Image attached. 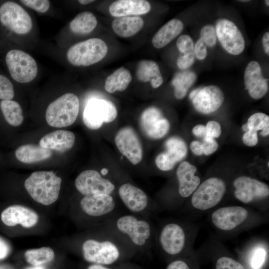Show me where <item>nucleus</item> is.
I'll list each match as a JSON object with an SVG mask.
<instances>
[{"label":"nucleus","mask_w":269,"mask_h":269,"mask_svg":"<svg viewBox=\"0 0 269 269\" xmlns=\"http://www.w3.org/2000/svg\"><path fill=\"white\" fill-rule=\"evenodd\" d=\"M52 155V151L39 145L26 144L18 147L15 152L17 160L24 163L30 164L46 160Z\"/></svg>","instance_id":"nucleus-26"},{"label":"nucleus","mask_w":269,"mask_h":269,"mask_svg":"<svg viewBox=\"0 0 269 269\" xmlns=\"http://www.w3.org/2000/svg\"><path fill=\"white\" fill-rule=\"evenodd\" d=\"M244 80L246 89L254 99H261L268 91L269 79L263 76L261 66L256 61H251L247 66Z\"/></svg>","instance_id":"nucleus-22"},{"label":"nucleus","mask_w":269,"mask_h":269,"mask_svg":"<svg viewBox=\"0 0 269 269\" xmlns=\"http://www.w3.org/2000/svg\"><path fill=\"white\" fill-rule=\"evenodd\" d=\"M140 128L147 137L159 139L164 136L170 129V124L161 110L150 107L142 113L139 119Z\"/></svg>","instance_id":"nucleus-18"},{"label":"nucleus","mask_w":269,"mask_h":269,"mask_svg":"<svg viewBox=\"0 0 269 269\" xmlns=\"http://www.w3.org/2000/svg\"><path fill=\"white\" fill-rule=\"evenodd\" d=\"M176 46L179 51L184 55L194 54V42L192 38L188 35H180L177 40Z\"/></svg>","instance_id":"nucleus-41"},{"label":"nucleus","mask_w":269,"mask_h":269,"mask_svg":"<svg viewBox=\"0 0 269 269\" xmlns=\"http://www.w3.org/2000/svg\"><path fill=\"white\" fill-rule=\"evenodd\" d=\"M196 78V73L192 71L184 70L175 74L171 81L175 98L177 99L184 98Z\"/></svg>","instance_id":"nucleus-33"},{"label":"nucleus","mask_w":269,"mask_h":269,"mask_svg":"<svg viewBox=\"0 0 269 269\" xmlns=\"http://www.w3.org/2000/svg\"><path fill=\"white\" fill-rule=\"evenodd\" d=\"M203 152L206 155H209L215 152L218 148V143L213 138L205 136L202 143Z\"/></svg>","instance_id":"nucleus-43"},{"label":"nucleus","mask_w":269,"mask_h":269,"mask_svg":"<svg viewBox=\"0 0 269 269\" xmlns=\"http://www.w3.org/2000/svg\"><path fill=\"white\" fill-rule=\"evenodd\" d=\"M62 179L52 171H35L25 180V188L36 202L50 205L58 198Z\"/></svg>","instance_id":"nucleus-7"},{"label":"nucleus","mask_w":269,"mask_h":269,"mask_svg":"<svg viewBox=\"0 0 269 269\" xmlns=\"http://www.w3.org/2000/svg\"><path fill=\"white\" fill-rule=\"evenodd\" d=\"M150 9V4L146 0H118L111 4L109 12L112 16L120 17L144 14Z\"/></svg>","instance_id":"nucleus-25"},{"label":"nucleus","mask_w":269,"mask_h":269,"mask_svg":"<svg viewBox=\"0 0 269 269\" xmlns=\"http://www.w3.org/2000/svg\"><path fill=\"white\" fill-rule=\"evenodd\" d=\"M199 228L198 224L189 221L168 220L156 231L155 242L165 254L178 256L192 250Z\"/></svg>","instance_id":"nucleus-3"},{"label":"nucleus","mask_w":269,"mask_h":269,"mask_svg":"<svg viewBox=\"0 0 269 269\" xmlns=\"http://www.w3.org/2000/svg\"><path fill=\"white\" fill-rule=\"evenodd\" d=\"M116 145L123 155L134 165L139 163L143 156V150L139 137L130 127L120 129L115 138Z\"/></svg>","instance_id":"nucleus-19"},{"label":"nucleus","mask_w":269,"mask_h":269,"mask_svg":"<svg viewBox=\"0 0 269 269\" xmlns=\"http://www.w3.org/2000/svg\"><path fill=\"white\" fill-rule=\"evenodd\" d=\"M7 252V251L5 245L0 241V259L5 257Z\"/></svg>","instance_id":"nucleus-51"},{"label":"nucleus","mask_w":269,"mask_h":269,"mask_svg":"<svg viewBox=\"0 0 269 269\" xmlns=\"http://www.w3.org/2000/svg\"><path fill=\"white\" fill-rule=\"evenodd\" d=\"M108 169L104 168L102 169L101 174H102V175H105L108 173Z\"/></svg>","instance_id":"nucleus-54"},{"label":"nucleus","mask_w":269,"mask_h":269,"mask_svg":"<svg viewBox=\"0 0 269 269\" xmlns=\"http://www.w3.org/2000/svg\"><path fill=\"white\" fill-rule=\"evenodd\" d=\"M20 2L25 7L39 13H45L51 7V2L48 0H21Z\"/></svg>","instance_id":"nucleus-37"},{"label":"nucleus","mask_w":269,"mask_h":269,"mask_svg":"<svg viewBox=\"0 0 269 269\" xmlns=\"http://www.w3.org/2000/svg\"><path fill=\"white\" fill-rule=\"evenodd\" d=\"M75 136L73 133L66 130H58L44 135L39 140L41 147L58 152H65L74 144Z\"/></svg>","instance_id":"nucleus-24"},{"label":"nucleus","mask_w":269,"mask_h":269,"mask_svg":"<svg viewBox=\"0 0 269 269\" xmlns=\"http://www.w3.org/2000/svg\"><path fill=\"white\" fill-rule=\"evenodd\" d=\"M143 20L138 16L117 17L112 23L114 31L122 37H129L136 34L143 27Z\"/></svg>","instance_id":"nucleus-29"},{"label":"nucleus","mask_w":269,"mask_h":269,"mask_svg":"<svg viewBox=\"0 0 269 269\" xmlns=\"http://www.w3.org/2000/svg\"><path fill=\"white\" fill-rule=\"evenodd\" d=\"M97 23V19L92 12L84 11L76 15L69 22L68 29L73 34L86 35L92 32Z\"/></svg>","instance_id":"nucleus-30"},{"label":"nucleus","mask_w":269,"mask_h":269,"mask_svg":"<svg viewBox=\"0 0 269 269\" xmlns=\"http://www.w3.org/2000/svg\"><path fill=\"white\" fill-rule=\"evenodd\" d=\"M190 147L192 152L197 155L204 154L202 143L197 140L192 141L190 143Z\"/></svg>","instance_id":"nucleus-48"},{"label":"nucleus","mask_w":269,"mask_h":269,"mask_svg":"<svg viewBox=\"0 0 269 269\" xmlns=\"http://www.w3.org/2000/svg\"><path fill=\"white\" fill-rule=\"evenodd\" d=\"M80 206L85 214L93 218L103 220L104 224L118 214V206L112 195L84 196L80 200Z\"/></svg>","instance_id":"nucleus-14"},{"label":"nucleus","mask_w":269,"mask_h":269,"mask_svg":"<svg viewBox=\"0 0 269 269\" xmlns=\"http://www.w3.org/2000/svg\"><path fill=\"white\" fill-rule=\"evenodd\" d=\"M227 191L224 179L217 176H210L201 182L191 196L184 210L193 214L210 212L219 207Z\"/></svg>","instance_id":"nucleus-5"},{"label":"nucleus","mask_w":269,"mask_h":269,"mask_svg":"<svg viewBox=\"0 0 269 269\" xmlns=\"http://www.w3.org/2000/svg\"><path fill=\"white\" fill-rule=\"evenodd\" d=\"M79 3L82 5H86L91 3L94 2L95 0H79L78 1Z\"/></svg>","instance_id":"nucleus-53"},{"label":"nucleus","mask_w":269,"mask_h":269,"mask_svg":"<svg viewBox=\"0 0 269 269\" xmlns=\"http://www.w3.org/2000/svg\"><path fill=\"white\" fill-rule=\"evenodd\" d=\"M183 22L176 18H173L163 25L154 35L152 39V43L156 48H161L177 35L183 30Z\"/></svg>","instance_id":"nucleus-27"},{"label":"nucleus","mask_w":269,"mask_h":269,"mask_svg":"<svg viewBox=\"0 0 269 269\" xmlns=\"http://www.w3.org/2000/svg\"><path fill=\"white\" fill-rule=\"evenodd\" d=\"M106 225L123 237L136 251L152 247L156 231L148 218L134 214H118Z\"/></svg>","instance_id":"nucleus-4"},{"label":"nucleus","mask_w":269,"mask_h":269,"mask_svg":"<svg viewBox=\"0 0 269 269\" xmlns=\"http://www.w3.org/2000/svg\"><path fill=\"white\" fill-rule=\"evenodd\" d=\"M233 185L236 200L267 214L269 208L268 184L255 178L243 175L234 179Z\"/></svg>","instance_id":"nucleus-6"},{"label":"nucleus","mask_w":269,"mask_h":269,"mask_svg":"<svg viewBox=\"0 0 269 269\" xmlns=\"http://www.w3.org/2000/svg\"><path fill=\"white\" fill-rule=\"evenodd\" d=\"M215 28L217 37L227 52L238 55L244 51V38L233 22L225 18L220 19L217 21Z\"/></svg>","instance_id":"nucleus-17"},{"label":"nucleus","mask_w":269,"mask_h":269,"mask_svg":"<svg viewBox=\"0 0 269 269\" xmlns=\"http://www.w3.org/2000/svg\"><path fill=\"white\" fill-rule=\"evenodd\" d=\"M118 196L131 213L148 218L159 211L157 204H152L145 192L131 183L122 184L118 190Z\"/></svg>","instance_id":"nucleus-12"},{"label":"nucleus","mask_w":269,"mask_h":269,"mask_svg":"<svg viewBox=\"0 0 269 269\" xmlns=\"http://www.w3.org/2000/svg\"><path fill=\"white\" fill-rule=\"evenodd\" d=\"M132 79V76L129 70L121 67L107 78L105 89L110 93L117 91H123L128 88Z\"/></svg>","instance_id":"nucleus-32"},{"label":"nucleus","mask_w":269,"mask_h":269,"mask_svg":"<svg viewBox=\"0 0 269 269\" xmlns=\"http://www.w3.org/2000/svg\"><path fill=\"white\" fill-rule=\"evenodd\" d=\"M108 47L99 38H91L77 42L66 51L67 61L77 67H87L101 61L107 55Z\"/></svg>","instance_id":"nucleus-10"},{"label":"nucleus","mask_w":269,"mask_h":269,"mask_svg":"<svg viewBox=\"0 0 269 269\" xmlns=\"http://www.w3.org/2000/svg\"><path fill=\"white\" fill-rule=\"evenodd\" d=\"M0 108L5 120L9 125L17 127L22 123V109L18 102L12 100H1Z\"/></svg>","instance_id":"nucleus-34"},{"label":"nucleus","mask_w":269,"mask_h":269,"mask_svg":"<svg viewBox=\"0 0 269 269\" xmlns=\"http://www.w3.org/2000/svg\"><path fill=\"white\" fill-rule=\"evenodd\" d=\"M117 110L110 101L93 98L87 102L83 114L85 125L91 130L100 128L104 123H109L115 120Z\"/></svg>","instance_id":"nucleus-13"},{"label":"nucleus","mask_w":269,"mask_h":269,"mask_svg":"<svg viewBox=\"0 0 269 269\" xmlns=\"http://www.w3.org/2000/svg\"><path fill=\"white\" fill-rule=\"evenodd\" d=\"M194 54L200 60L204 59L207 55L206 46L200 38L198 39L194 45Z\"/></svg>","instance_id":"nucleus-46"},{"label":"nucleus","mask_w":269,"mask_h":269,"mask_svg":"<svg viewBox=\"0 0 269 269\" xmlns=\"http://www.w3.org/2000/svg\"><path fill=\"white\" fill-rule=\"evenodd\" d=\"M86 269H111L106 265L93 264L90 265Z\"/></svg>","instance_id":"nucleus-52"},{"label":"nucleus","mask_w":269,"mask_h":269,"mask_svg":"<svg viewBox=\"0 0 269 269\" xmlns=\"http://www.w3.org/2000/svg\"><path fill=\"white\" fill-rule=\"evenodd\" d=\"M0 23L13 35L21 40L34 32L32 16L22 5L14 1H6L1 4Z\"/></svg>","instance_id":"nucleus-8"},{"label":"nucleus","mask_w":269,"mask_h":269,"mask_svg":"<svg viewBox=\"0 0 269 269\" xmlns=\"http://www.w3.org/2000/svg\"><path fill=\"white\" fill-rule=\"evenodd\" d=\"M242 140L243 143L248 146H254L258 142V135L257 132L253 130H248L243 135Z\"/></svg>","instance_id":"nucleus-45"},{"label":"nucleus","mask_w":269,"mask_h":269,"mask_svg":"<svg viewBox=\"0 0 269 269\" xmlns=\"http://www.w3.org/2000/svg\"><path fill=\"white\" fill-rule=\"evenodd\" d=\"M205 128L206 134L205 136L215 138L219 137L221 134V125L217 121H209L206 124Z\"/></svg>","instance_id":"nucleus-42"},{"label":"nucleus","mask_w":269,"mask_h":269,"mask_svg":"<svg viewBox=\"0 0 269 269\" xmlns=\"http://www.w3.org/2000/svg\"><path fill=\"white\" fill-rule=\"evenodd\" d=\"M247 247L248 262L251 269H262L268 256V244L264 240L253 242Z\"/></svg>","instance_id":"nucleus-31"},{"label":"nucleus","mask_w":269,"mask_h":269,"mask_svg":"<svg viewBox=\"0 0 269 269\" xmlns=\"http://www.w3.org/2000/svg\"><path fill=\"white\" fill-rule=\"evenodd\" d=\"M14 96V87L9 79L0 74V99L12 100Z\"/></svg>","instance_id":"nucleus-39"},{"label":"nucleus","mask_w":269,"mask_h":269,"mask_svg":"<svg viewBox=\"0 0 269 269\" xmlns=\"http://www.w3.org/2000/svg\"><path fill=\"white\" fill-rule=\"evenodd\" d=\"M137 78L140 81H149L153 88L159 87L163 83V78L158 64L154 61H140L136 70Z\"/></svg>","instance_id":"nucleus-28"},{"label":"nucleus","mask_w":269,"mask_h":269,"mask_svg":"<svg viewBox=\"0 0 269 269\" xmlns=\"http://www.w3.org/2000/svg\"><path fill=\"white\" fill-rule=\"evenodd\" d=\"M192 132L196 136H205L206 134L205 126L203 125H198L193 127Z\"/></svg>","instance_id":"nucleus-49"},{"label":"nucleus","mask_w":269,"mask_h":269,"mask_svg":"<svg viewBox=\"0 0 269 269\" xmlns=\"http://www.w3.org/2000/svg\"><path fill=\"white\" fill-rule=\"evenodd\" d=\"M200 38L206 46L210 47H214L217 41L215 27L210 24L203 26L200 32Z\"/></svg>","instance_id":"nucleus-40"},{"label":"nucleus","mask_w":269,"mask_h":269,"mask_svg":"<svg viewBox=\"0 0 269 269\" xmlns=\"http://www.w3.org/2000/svg\"><path fill=\"white\" fill-rule=\"evenodd\" d=\"M103 233L99 238H89L81 245L84 259L89 263L106 266L118 261L126 252L136 250L112 228L103 225Z\"/></svg>","instance_id":"nucleus-2"},{"label":"nucleus","mask_w":269,"mask_h":269,"mask_svg":"<svg viewBox=\"0 0 269 269\" xmlns=\"http://www.w3.org/2000/svg\"><path fill=\"white\" fill-rule=\"evenodd\" d=\"M265 1L266 4L268 6H269V0H266Z\"/></svg>","instance_id":"nucleus-56"},{"label":"nucleus","mask_w":269,"mask_h":269,"mask_svg":"<svg viewBox=\"0 0 269 269\" xmlns=\"http://www.w3.org/2000/svg\"><path fill=\"white\" fill-rule=\"evenodd\" d=\"M240 1H242V2H248L249 1V0H240Z\"/></svg>","instance_id":"nucleus-57"},{"label":"nucleus","mask_w":269,"mask_h":269,"mask_svg":"<svg viewBox=\"0 0 269 269\" xmlns=\"http://www.w3.org/2000/svg\"><path fill=\"white\" fill-rule=\"evenodd\" d=\"M5 61L10 76L18 83H30L38 75L36 61L30 54L22 50H9L5 55Z\"/></svg>","instance_id":"nucleus-11"},{"label":"nucleus","mask_w":269,"mask_h":269,"mask_svg":"<svg viewBox=\"0 0 269 269\" xmlns=\"http://www.w3.org/2000/svg\"><path fill=\"white\" fill-rule=\"evenodd\" d=\"M268 220L267 214L248 206H220L209 213L208 221L221 237L237 235Z\"/></svg>","instance_id":"nucleus-1"},{"label":"nucleus","mask_w":269,"mask_h":269,"mask_svg":"<svg viewBox=\"0 0 269 269\" xmlns=\"http://www.w3.org/2000/svg\"><path fill=\"white\" fill-rule=\"evenodd\" d=\"M194 54H184L177 59V65L181 70H186L190 67L194 62Z\"/></svg>","instance_id":"nucleus-44"},{"label":"nucleus","mask_w":269,"mask_h":269,"mask_svg":"<svg viewBox=\"0 0 269 269\" xmlns=\"http://www.w3.org/2000/svg\"><path fill=\"white\" fill-rule=\"evenodd\" d=\"M80 109L78 96L67 93L51 102L45 112L47 123L54 128H64L72 125L77 119Z\"/></svg>","instance_id":"nucleus-9"},{"label":"nucleus","mask_w":269,"mask_h":269,"mask_svg":"<svg viewBox=\"0 0 269 269\" xmlns=\"http://www.w3.org/2000/svg\"><path fill=\"white\" fill-rule=\"evenodd\" d=\"M224 95L220 87L209 85L196 89L195 96L191 100L196 111L209 114L216 111L224 101Z\"/></svg>","instance_id":"nucleus-21"},{"label":"nucleus","mask_w":269,"mask_h":269,"mask_svg":"<svg viewBox=\"0 0 269 269\" xmlns=\"http://www.w3.org/2000/svg\"><path fill=\"white\" fill-rule=\"evenodd\" d=\"M242 129L245 132L253 130L257 132L261 130L262 135L267 136L269 134V117L263 113H256L249 117Z\"/></svg>","instance_id":"nucleus-36"},{"label":"nucleus","mask_w":269,"mask_h":269,"mask_svg":"<svg viewBox=\"0 0 269 269\" xmlns=\"http://www.w3.org/2000/svg\"><path fill=\"white\" fill-rule=\"evenodd\" d=\"M196 166L186 161L178 166L176 171L178 195L176 210L182 208L185 201L190 198L200 184L201 178L196 175Z\"/></svg>","instance_id":"nucleus-16"},{"label":"nucleus","mask_w":269,"mask_h":269,"mask_svg":"<svg viewBox=\"0 0 269 269\" xmlns=\"http://www.w3.org/2000/svg\"><path fill=\"white\" fill-rule=\"evenodd\" d=\"M215 269H246L243 265L232 257L223 255L215 264Z\"/></svg>","instance_id":"nucleus-38"},{"label":"nucleus","mask_w":269,"mask_h":269,"mask_svg":"<svg viewBox=\"0 0 269 269\" xmlns=\"http://www.w3.org/2000/svg\"><path fill=\"white\" fill-rule=\"evenodd\" d=\"M166 269H191L188 263L182 259H177L170 263Z\"/></svg>","instance_id":"nucleus-47"},{"label":"nucleus","mask_w":269,"mask_h":269,"mask_svg":"<svg viewBox=\"0 0 269 269\" xmlns=\"http://www.w3.org/2000/svg\"><path fill=\"white\" fill-rule=\"evenodd\" d=\"M102 175L95 170H84L75 179V187L84 196L112 195L116 189V186L111 180L104 178Z\"/></svg>","instance_id":"nucleus-15"},{"label":"nucleus","mask_w":269,"mask_h":269,"mask_svg":"<svg viewBox=\"0 0 269 269\" xmlns=\"http://www.w3.org/2000/svg\"><path fill=\"white\" fill-rule=\"evenodd\" d=\"M165 150L156 157L155 163L161 171H169L186 156L187 148L184 141L177 136L168 138L165 142Z\"/></svg>","instance_id":"nucleus-20"},{"label":"nucleus","mask_w":269,"mask_h":269,"mask_svg":"<svg viewBox=\"0 0 269 269\" xmlns=\"http://www.w3.org/2000/svg\"><path fill=\"white\" fill-rule=\"evenodd\" d=\"M28 269H44L41 267L36 266V267Z\"/></svg>","instance_id":"nucleus-55"},{"label":"nucleus","mask_w":269,"mask_h":269,"mask_svg":"<svg viewBox=\"0 0 269 269\" xmlns=\"http://www.w3.org/2000/svg\"><path fill=\"white\" fill-rule=\"evenodd\" d=\"M26 261L33 266H38L52 262L55 257L53 249L43 247L27 250L24 253Z\"/></svg>","instance_id":"nucleus-35"},{"label":"nucleus","mask_w":269,"mask_h":269,"mask_svg":"<svg viewBox=\"0 0 269 269\" xmlns=\"http://www.w3.org/2000/svg\"><path fill=\"white\" fill-rule=\"evenodd\" d=\"M1 220L9 227L20 224L25 228H30L36 225L39 217L33 210L19 205H11L1 213Z\"/></svg>","instance_id":"nucleus-23"},{"label":"nucleus","mask_w":269,"mask_h":269,"mask_svg":"<svg viewBox=\"0 0 269 269\" xmlns=\"http://www.w3.org/2000/svg\"><path fill=\"white\" fill-rule=\"evenodd\" d=\"M262 44L265 52L269 55V32H266L262 38Z\"/></svg>","instance_id":"nucleus-50"}]
</instances>
